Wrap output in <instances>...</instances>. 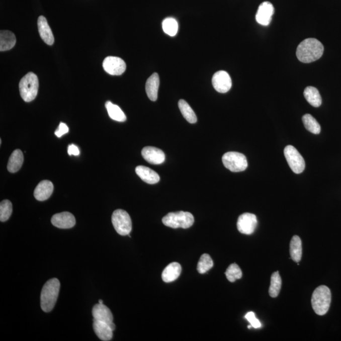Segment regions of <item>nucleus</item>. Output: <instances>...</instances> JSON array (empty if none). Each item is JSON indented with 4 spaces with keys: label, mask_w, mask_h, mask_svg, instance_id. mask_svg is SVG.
I'll return each mask as SVG.
<instances>
[{
    "label": "nucleus",
    "mask_w": 341,
    "mask_h": 341,
    "mask_svg": "<svg viewBox=\"0 0 341 341\" xmlns=\"http://www.w3.org/2000/svg\"><path fill=\"white\" fill-rule=\"evenodd\" d=\"M324 48L317 39L308 38L299 44L296 49V56L301 62L308 63L320 59L323 55Z\"/></svg>",
    "instance_id": "nucleus-1"
},
{
    "label": "nucleus",
    "mask_w": 341,
    "mask_h": 341,
    "mask_svg": "<svg viewBox=\"0 0 341 341\" xmlns=\"http://www.w3.org/2000/svg\"><path fill=\"white\" fill-rule=\"evenodd\" d=\"M60 288V281L56 278L49 279L44 284L41 294V306L44 312H50L53 310L58 297Z\"/></svg>",
    "instance_id": "nucleus-2"
},
{
    "label": "nucleus",
    "mask_w": 341,
    "mask_h": 341,
    "mask_svg": "<svg viewBox=\"0 0 341 341\" xmlns=\"http://www.w3.org/2000/svg\"><path fill=\"white\" fill-rule=\"evenodd\" d=\"M330 303L331 292L327 286H320L313 291L311 305L316 314L325 315L329 310Z\"/></svg>",
    "instance_id": "nucleus-3"
},
{
    "label": "nucleus",
    "mask_w": 341,
    "mask_h": 341,
    "mask_svg": "<svg viewBox=\"0 0 341 341\" xmlns=\"http://www.w3.org/2000/svg\"><path fill=\"white\" fill-rule=\"evenodd\" d=\"M39 90V80L35 73L29 72L21 79L19 83L20 94L25 102L35 100Z\"/></svg>",
    "instance_id": "nucleus-4"
},
{
    "label": "nucleus",
    "mask_w": 341,
    "mask_h": 341,
    "mask_svg": "<svg viewBox=\"0 0 341 341\" xmlns=\"http://www.w3.org/2000/svg\"><path fill=\"white\" fill-rule=\"evenodd\" d=\"M162 223L172 228L188 229L194 223V217L189 212H170L163 217Z\"/></svg>",
    "instance_id": "nucleus-5"
},
{
    "label": "nucleus",
    "mask_w": 341,
    "mask_h": 341,
    "mask_svg": "<svg viewBox=\"0 0 341 341\" xmlns=\"http://www.w3.org/2000/svg\"><path fill=\"white\" fill-rule=\"evenodd\" d=\"M111 220L116 231L120 235H128L132 231V220L130 215L124 210L118 209L114 211Z\"/></svg>",
    "instance_id": "nucleus-6"
},
{
    "label": "nucleus",
    "mask_w": 341,
    "mask_h": 341,
    "mask_svg": "<svg viewBox=\"0 0 341 341\" xmlns=\"http://www.w3.org/2000/svg\"><path fill=\"white\" fill-rule=\"evenodd\" d=\"M222 160L225 167L232 172H243L248 167L246 157L241 153L227 152L222 156Z\"/></svg>",
    "instance_id": "nucleus-7"
},
{
    "label": "nucleus",
    "mask_w": 341,
    "mask_h": 341,
    "mask_svg": "<svg viewBox=\"0 0 341 341\" xmlns=\"http://www.w3.org/2000/svg\"><path fill=\"white\" fill-rule=\"evenodd\" d=\"M284 154L291 170L295 174H300L305 170V160L295 147L288 145L284 149Z\"/></svg>",
    "instance_id": "nucleus-8"
},
{
    "label": "nucleus",
    "mask_w": 341,
    "mask_h": 341,
    "mask_svg": "<svg viewBox=\"0 0 341 341\" xmlns=\"http://www.w3.org/2000/svg\"><path fill=\"white\" fill-rule=\"evenodd\" d=\"M104 70L111 75H121L126 70V63L122 58L116 56H108L103 63Z\"/></svg>",
    "instance_id": "nucleus-9"
},
{
    "label": "nucleus",
    "mask_w": 341,
    "mask_h": 341,
    "mask_svg": "<svg viewBox=\"0 0 341 341\" xmlns=\"http://www.w3.org/2000/svg\"><path fill=\"white\" fill-rule=\"evenodd\" d=\"M258 226V219L255 215L244 213L239 217L237 222V228L241 233L249 235L253 233Z\"/></svg>",
    "instance_id": "nucleus-10"
},
{
    "label": "nucleus",
    "mask_w": 341,
    "mask_h": 341,
    "mask_svg": "<svg viewBox=\"0 0 341 341\" xmlns=\"http://www.w3.org/2000/svg\"><path fill=\"white\" fill-rule=\"evenodd\" d=\"M212 83L215 90L219 93H226L232 87L230 76L225 71H219L215 73Z\"/></svg>",
    "instance_id": "nucleus-11"
},
{
    "label": "nucleus",
    "mask_w": 341,
    "mask_h": 341,
    "mask_svg": "<svg viewBox=\"0 0 341 341\" xmlns=\"http://www.w3.org/2000/svg\"><path fill=\"white\" fill-rule=\"evenodd\" d=\"M93 316L94 319L101 321V322L108 323L111 328L114 331L115 330L116 326L113 323V316L111 313L110 308L105 305H101L98 303L94 306L93 308Z\"/></svg>",
    "instance_id": "nucleus-12"
},
{
    "label": "nucleus",
    "mask_w": 341,
    "mask_h": 341,
    "mask_svg": "<svg viewBox=\"0 0 341 341\" xmlns=\"http://www.w3.org/2000/svg\"><path fill=\"white\" fill-rule=\"evenodd\" d=\"M51 223L60 229H70L75 226L76 220L72 214L63 212L54 214L52 217Z\"/></svg>",
    "instance_id": "nucleus-13"
},
{
    "label": "nucleus",
    "mask_w": 341,
    "mask_h": 341,
    "mask_svg": "<svg viewBox=\"0 0 341 341\" xmlns=\"http://www.w3.org/2000/svg\"><path fill=\"white\" fill-rule=\"evenodd\" d=\"M142 155L147 162L151 164H161L165 161V156L164 152L156 147H145L142 150Z\"/></svg>",
    "instance_id": "nucleus-14"
},
{
    "label": "nucleus",
    "mask_w": 341,
    "mask_h": 341,
    "mask_svg": "<svg viewBox=\"0 0 341 341\" xmlns=\"http://www.w3.org/2000/svg\"><path fill=\"white\" fill-rule=\"evenodd\" d=\"M274 13L273 5L269 2H264L259 7L258 13L256 14V21L263 26H269L271 23Z\"/></svg>",
    "instance_id": "nucleus-15"
},
{
    "label": "nucleus",
    "mask_w": 341,
    "mask_h": 341,
    "mask_svg": "<svg viewBox=\"0 0 341 341\" xmlns=\"http://www.w3.org/2000/svg\"><path fill=\"white\" fill-rule=\"evenodd\" d=\"M53 184L49 180H43L37 185L34 190V197L38 201H44L48 200L53 194Z\"/></svg>",
    "instance_id": "nucleus-16"
},
{
    "label": "nucleus",
    "mask_w": 341,
    "mask_h": 341,
    "mask_svg": "<svg viewBox=\"0 0 341 341\" xmlns=\"http://www.w3.org/2000/svg\"><path fill=\"white\" fill-rule=\"evenodd\" d=\"M38 26L39 35L44 43L49 46L53 45L54 43L53 34L45 17L44 16L39 17Z\"/></svg>",
    "instance_id": "nucleus-17"
},
{
    "label": "nucleus",
    "mask_w": 341,
    "mask_h": 341,
    "mask_svg": "<svg viewBox=\"0 0 341 341\" xmlns=\"http://www.w3.org/2000/svg\"><path fill=\"white\" fill-rule=\"evenodd\" d=\"M135 172L142 181L148 184L154 185L160 181L159 175L154 170L144 165H138L135 168Z\"/></svg>",
    "instance_id": "nucleus-18"
},
{
    "label": "nucleus",
    "mask_w": 341,
    "mask_h": 341,
    "mask_svg": "<svg viewBox=\"0 0 341 341\" xmlns=\"http://www.w3.org/2000/svg\"><path fill=\"white\" fill-rule=\"evenodd\" d=\"M93 328L96 334L101 340L109 341L112 339L113 330L108 323L94 319Z\"/></svg>",
    "instance_id": "nucleus-19"
},
{
    "label": "nucleus",
    "mask_w": 341,
    "mask_h": 341,
    "mask_svg": "<svg viewBox=\"0 0 341 341\" xmlns=\"http://www.w3.org/2000/svg\"><path fill=\"white\" fill-rule=\"evenodd\" d=\"M181 273L182 266L179 263H170L162 272V281L167 283H172L179 278Z\"/></svg>",
    "instance_id": "nucleus-20"
},
{
    "label": "nucleus",
    "mask_w": 341,
    "mask_h": 341,
    "mask_svg": "<svg viewBox=\"0 0 341 341\" xmlns=\"http://www.w3.org/2000/svg\"><path fill=\"white\" fill-rule=\"evenodd\" d=\"M159 76L157 73H153L146 81L145 85V91L148 98L152 101L157 100L158 96V90L159 88Z\"/></svg>",
    "instance_id": "nucleus-21"
},
{
    "label": "nucleus",
    "mask_w": 341,
    "mask_h": 341,
    "mask_svg": "<svg viewBox=\"0 0 341 341\" xmlns=\"http://www.w3.org/2000/svg\"><path fill=\"white\" fill-rule=\"evenodd\" d=\"M24 162V155L22 150H15L9 158L7 169L10 173L15 174L19 172Z\"/></svg>",
    "instance_id": "nucleus-22"
},
{
    "label": "nucleus",
    "mask_w": 341,
    "mask_h": 341,
    "mask_svg": "<svg viewBox=\"0 0 341 341\" xmlns=\"http://www.w3.org/2000/svg\"><path fill=\"white\" fill-rule=\"evenodd\" d=\"M16 37L9 31H1L0 33V51H6L14 48L16 44Z\"/></svg>",
    "instance_id": "nucleus-23"
},
{
    "label": "nucleus",
    "mask_w": 341,
    "mask_h": 341,
    "mask_svg": "<svg viewBox=\"0 0 341 341\" xmlns=\"http://www.w3.org/2000/svg\"><path fill=\"white\" fill-rule=\"evenodd\" d=\"M304 96L306 100L313 107L318 108L322 105V98L319 91L314 87L309 86L304 91Z\"/></svg>",
    "instance_id": "nucleus-24"
},
{
    "label": "nucleus",
    "mask_w": 341,
    "mask_h": 341,
    "mask_svg": "<svg viewBox=\"0 0 341 341\" xmlns=\"http://www.w3.org/2000/svg\"><path fill=\"white\" fill-rule=\"evenodd\" d=\"M105 106L111 119L119 122H124L127 120V117L119 106L114 105L111 101H107Z\"/></svg>",
    "instance_id": "nucleus-25"
},
{
    "label": "nucleus",
    "mask_w": 341,
    "mask_h": 341,
    "mask_svg": "<svg viewBox=\"0 0 341 341\" xmlns=\"http://www.w3.org/2000/svg\"><path fill=\"white\" fill-rule=\"evenodd\" d=\"M290 254L291 259L298 263L302 258V243L300 237L294 236L290 242Z\"/></svg>",
    "instance_id": "nucleus-26"
},
{
    "label": "nucleus",
    "mask_w": 341,
    "mask_h": 341,
    "mask_svg": "<svg viewBox=\"0 0 341 341\" xmlns=\"http://www.w3.org/2000/svg\"><path fill=\"white\" fill-rule=\"evenodd\" d=\"M179 107L183 116H184L185 120H186L188 122L192 123V124L197 123V116L195 115L194 111H193L192 108L190 107V106L188 104L187 101H185L184 100H180L179 102Z\"/></svg>",
    "instance_id": "nucleus-27"
},
{
    "label": "nucleus",
    "mask_w": 341,
    "mask_h": 341,
    "mask_svg": "<svg viewBox=\"0 0 341 341\" xmlns=\"http://www.w3.org/2000/svg\"><path fill=\"white\" fill-rule=\"evenodd\" d=\"M304 125L306 129L313 134H319L321 127L319 123L310 114H306L302 118Z\"/></svg>",
    "instance_id": "nucleus-28"
},
{
    "label": "nucleus",
    "mask_w": 341,
    "mask_h": 341,
    "mask_svg": "<svg viewBox=\"0 0 341 341\" xmlns=\"http://www.w3.org/2000/svg\"><path fill=\"white\" fill-rule=\"evenodd\" d=\"M282 286V280L279 272H275L272 274L271 286L269 288V295L273 298L278 297L280 293Z\"/></svg>",
    "instance_id": "nucleus-29"
},
{
    "label": "nucleus",
    "mask_w": 341,
    "mask_h": 341,
    "mask_svg": "<svg viewBox=\"0 0 341 341\" xmlns=\"http://www.w3.org/2000/svg\"><path fill=\"white\" fill-rule=\"evenodd\" d=\"M214 266L213 261L209 254L205 253L202 254L197 265V271L200 274L206 273Z\"/></svg>",
    "instance_id": "nucleus-30"
},
{
    "label": "nucleus",
    "mask_w": 341,
    "mask_h": 341,
    "mask_svg": "<svg viewBox=\"0 0 341 341\" xmlns=\"http://www.w3.org/2000/svg\"><path fill=\"white\" fill-rule=\"evenodd\" d=\"M162 29L167 35L175 36L179 30V24L175 19L167 18L162 22Z\"/></svg>",
    "instance_id": "nucleus-31"
},
{
    "label": "nucleus",
    "mask_w": 341,
    "mask_h": 341,
    "mask_svg": "<svg viewBox=\"0 0 341 341\" xmlns=\"http://www.w3.org/2000/svg\"><path fill=\"white\" fill-rule=\"evenodd\" d=\"M225 274H226L227 280L231 283L236 281L237 279H241L243 275L241 269L236 264H231L227 269Z\"/></svg>",
    "instance_id": "nucleus-32"
},
{
    "label": "nucleus",
    "mask_w": 341,
    "mask_h": 341,
    "mask_svg": "<svg viewBox=\"0 0 341 341\" xmlns=\"http://www.w3.org/2000/svg\"><path fill=\"white\" fill-rule=\"evenodd\" d=\"M12 213V202L9 200H4L0 204V221L6 222L11 217Z\"/></svg>",
    "instance_id": "nucleus-33"
},
{
    "label": "nucleus",
    "mask_w": 341,
    "mask_h": 341,
    "mask_svg": "<svg viewBox=\"0 0 341 341\" xmlns=\"http://www.w3.org/2000/svg\"><path fill=\"white\" fill-rule=\"evenodd\" d=\"M245 318L248 321L252 327L254 328H259L262 327L261 323L258 318L255 317L253 312H248L245 315Z\"/></svg>",
    "instance_id": "nucleus-34"
},
{
    "label": "nucleus",
    "mask_w": 341,
    "mask_h": 341,
    "mask_svg": "<svg viewBox=\"0 0 341 341\" xmlns=\"http://www.w3.org/2000/svg\"><path fill=\"white\" fill-rule=\"evenodd\" d=\"M69 132V128L68 126L64 123H60V125H59L58 129L55 131V135L56 137L60 138L61 136L66 134Z\"/></svg>",
    "instance_id": "nucleus-35"
},
{
    "label": "nucleus",
    "mask_w": 341,
    "mask_h": 341,
    "mask_svg": "<svg viewBox=\"0 0 341 341\" xmlns=\"http://www.w3.org/2000/svg\"><path fill=\"white\" fill-rule=\"evenodd\" d=\"M68 153L70 155H78L80 154V150L76 145L71 144L69 145L68 148Z\"/></svg>",
    "instance_id": "nucleus-36"
},
{
    "label": "nucleus",
    "mask_w": 341,
    "mask_h": 341,
    "mask_svg": "<svg viewBox=\"0 0 341 341\" xmlns=\"http://www.w3.org/2000/svg\"><path fill=\"white\" fill-rule=\"evenodd\" d=\"M99 303L101 304V305H103V301L102 300H99Z\"/></svg>",
    "instance_id": "nucleus-37"
}]
</instances>
